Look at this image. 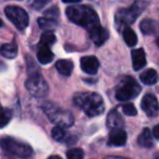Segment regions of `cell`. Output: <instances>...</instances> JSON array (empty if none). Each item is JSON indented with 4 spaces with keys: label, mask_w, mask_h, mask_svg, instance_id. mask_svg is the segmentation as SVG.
Segmentation results:
<instances>
[{
    "label": "cell",
    "mask_w": 159,
    "mask_h": 159,
    "mask_svg": "<svg viewBox=\"0 0 159 159\" xmlns=\"http://www.w3.org/2000/svg\"><path fill=\"white\" fill-rule=\"evenodd\" d=\"M66 13L71 22L87 30L99 25V19L97 13L89 6H72L66 8Z\"/></svg>",
    "instance_id": "cell-1"
},
{
    "label": "cell",
    "mask_w": 159,
    "mask_h": 159,
    "mask_svg": "<svg viewBox=\"0 0 159 159\" xmlns=\"http://www.w3.org/2000/svg\"><path fill=\"white\" fill-rule=\"evenodd\" d=\"M73 102L85 115L89 117H96L104 112L105 105L102 98L96 93H79L75 94Z\"/></svg>",
    "instance_id": "cell-2"
},
{
    "label": "cell",
    "mask_w": 159,
    "mask_h": 159,
    "mask_svg": "<svg viewBox=\"0 0 159 159\" xmlns=\"http://www.w3.org/2000/svg\"><path fill=\"white\" fill-rule=\"evenodd\" d=\"M43 110L49 118V120L57 125L63 126V128H70L74 122V118L70 111L66 110V109L61 108L52 102H45L43 105Z\"/></svg>",
    "instance_id": "cell-3"
},
{
    "label": "cell",
    "mask_w": 159,
    "mask_h": 159,
    "mask_svg": "<svg viewBox=\"0 0 159 159\" xmlns=\"http://www.w3.org/2000/svg\"><path fill=\"white\" fill-rule=\"evenodd\" d=\"M146 2L143 0H137L128 9H120L116 13V24L118 29H125L130 24L135 22L137 16L144 11Z\"/></svg>",
    "instance_id": "cell-4"
},
{
    "label": "cell",
    "mask_w": 159,
    "mask_h": 159,
    "mask_svg": "<svg viewBox=\"0 0 159 159\" xmlns=\"http://www.w3.org/2000/svg\"><path fill=\"white\" fill-rule=\"evenodd\" d=\"M141 93V86L132 76H124L116 91V98L120 102L134 99Z\"/></svg>",
    "instance_id": "cell-5"
},
{
    "label": "cell",
    "mask_w": 159,
    "mask_h": 159,
    "mask_svg": "<svg viewBox=\"0 0 159 159\" xmlns=\"http://www.w3.org/2000/svg\"><path fill=\"white\" fill-rule=\"evenodd\" d=\"M1 147L7 152L16 157H20V158H29L33 154L31 146L21 143L12 137H3L1 139Z\"/></svg>",
    "instance_id": "cell-6"
},
{
    "label": "cell",
    "mask_w": 159,
    "mask_h": 159,
    "mask_svg": "<svg viewBox=\"0 0 159 159\" xmlns=\"http://www.w3.org/2000/svg\"><path fill=\"white\" fill-rule=\"evenodd\" d=\"M25 86L29 93L34 97L42 98L48 94V84L44 77L38 73H34L26 80Z\"/></svg>",
    "instance_id": "cell-7"
},
{
    "label": "cell",
    "mask_w": 159,
    "mask_h": 159,
    "mask_svg": "<svg viewBox=\"0 0 159 159\" xmlns=\"http://www.w3.org/2000/svg\"><path fill=\"white\" fill-rule=\"evenodd\" d=\"M5 13L18 30L22 31L29 25V14L22 8L16 6H8L5 9Z\"/></svg>",
    "instance_id": "cell-8"
},
{
    "label": "cell",
    "mask_w": 159,
    "mask_h": 159,
    "mask_svg": "<svg viewBox=\"0 0 159 159\" xmlns=\"http://www.w3.org/2000/svg\"><path fill=\"white\" fill-rule=\"evenodd\" d=\"M142 109L148 117H157L159 115V104L152 94H147L142 99Z\"/></svg>",
    "instance_id": "cell-9"
},
{
    "label": "cell",
    "mask_w": 159,
    "mask_h": 159,
    "mask_svg": "<svg viewBox=\"0 0 159 159\" xmlns=\"http://www.w3.org/2000/svg\"><path fill=\"white\" fill-rule=\"evenodd\" d=\"M89 37L93 40V43L96 46H102L109 37V33L106 29H104L100 25H96L93 29L89 30Z\"/></svg>",
    "instance_id": "cell-10"
},
{
    "label": "cell",
    "mask_w": 159,
    "mask_h": 159,
    "mask_svg": "<svg viewBox=\"0 0 159 159\" xmlns=\"http://www.w3.org/2000/svg\"><path fill=\"white\" fill-rule=\"evenodd\" d=\"M99 68V61L94 56H86L81 59V69L87 74H96Z\"/></svg>",
    "instance_id": "cell-11"
},
{
    "label": "cell",
    "mask_w": 159,
    "mask_h": 159,
    "mask_svg": "<svg viewBox=\"0 0 159 159\" xmlns=\"http://www.w3.org/2000/svg\"><path fill=\"white\" fill-rule=\"evenodd\" d=\"M126 133L122 129H117L112 130L108 139L109 146H123L126 143Z\"/></svg>",
    "instance_id": "cell-12"
},
{
    "label": "cell",
    "mask_w": 159,
    "mask_h": 159,
    "mask_svg": "<svg viewBox=\"0 0 159 159\" xmlns=\"http://www.w3.org/2000/svg\"><path fill=\"white\" fill-rule=\"evenodd\" d=\"M124 124V120L121 117L118 110L113 109L107 116V126L110 130H117V129H121Z\"/></svg>",
    "instance_id": "cell-13"
},
{
    "label": "cell",
    "mask_w": 159,
    "mask_h": 159,
    "mask_svg": "<svg viewBox=\"0 0 159 159\" xmlns=\"http://www.w3.org/2000/svg\"><path fill=\"white\" fill-rule=\"evenodd\" d=\"M131 55H132L133 69H134L135 71L141 70V69H143L144 66H146V56L142 48L134 49Z\"/></svg>",
    "instance_id": "cell-14"
},
{
    "label": "cell",
    "mask_w": 159,
    "mask_h": 159,
    "mask_svg": "<svg viewBox=\"0 0 159 159\" xmlns=\"http://www.w3.org/2000/svg\"><path fill=\"white\" fill-rule=\"evenodd\" d=\"M139 79H141V81L145 85H154L157 83L159 76H158V73H157L154 69H148V70L144 71V72L142 73Z\"/></svg>",
    "instance_id": "cell-15"
},
{
    "label": "cell",
    "mask_w": 159,
    "mask_h": 159,
    "mask_svg": "<svg viewBox=\"0 0 159 159\" xmlns=\"http://www.w3.org/2000/svg\"><path fill=\"white\" fill-rule=\"evenodd\" d=\"M37 59L42 64H47L52 61L53 53L47 46H39V49L37 51Z\"/></svg>",
    "instance_id": "cell-16"
},
{
    "label": "cell",
    "mask_w": 159,
    "mask_h": 159,
    "mask_svg": "<svg viewBox=\"0 0 159 159\" xmlns=\"http://www.w3.org/2000/svg\"><path fill=\"white\" fill-rule=\"evenodd\" d=\"M56 69L61 75L69 76L73 71V62L70 60H59L56 63Z\"/></svg>",
    "instance_id": "cell-17"
},
{
    "label": "cell",
    "mask_w": 159,
    "mask_h": 159,
    "mask_svg": "<svg viewBox=\"0 0 159 159\" xmlns=\"http://www.w3.org/2000/svg\"><path fill=\"white\" fill-rule=\"evenodd\" d=\"M152 136L154 135L152 134L149 129H144L143 132L139 134V139H137V142L139 144L142 146V147H152Z\"/></svg>",
    "instance_id": "cell-18"
},
{
    "label": "cell",
    "mask_w": 159,
    "mask_h": 159,
    "mask_svg": "<svg viewBox=\"0 0 159 159\" xmlns=\"http://www.w3.org/2000/svg\"><path fill=\"white\" fill-rule=\"evenodd\" d=\"M1 55L5 58L8 59H13L16 56L18 55V46L16 43H9V44H5L1 47Z\"/></svg>",
    "instance_id": "cell-19"
},
{
    "label": "cell",
    "mask_w": 159,
    "mask_h": 159,
    "mask_svg": "<svg viewBox=\"0 0 159 159\" xmlns=\"http://www.w3.org/2000/svg\"><path fill=\"white\" fill-rule=\"evenodd\" d=\"M123 38H124V42L126 43V45L130 47H133L137 44V36L135 34V32L133 31L131 27L126 26L125 29H123Z\"/></svg>",
    "instance_id": "cell-20"
},
{
    "label": "cell",
    "mask_w": 159,
    "mask_h": 159,
    "mask_svg": "<svg viewBox=\"0 0 159 159\" xmlns=\"http://www.w3.org/2000/svg\"><path fill=\"white\" fill-rule=\"evenodd\" d=\"M139 27H141V31L143 34H145V35H150V34H154L155 31H156V23L152 20L145 19V20H143L141 22Z\"/></svg>",
    "instance_id": "cell-21"
},
{
    "label": "cell",
    "mask_w": 159,
    "mask_h": 159,
    "mask_svg": "<svg viewBox=\"0 0 159 159\" xmlns=\"http://www.w3.org/2000/svg\"><path fill=\"white\" fill-rule=\"evenodd\" d=\"M38 25L42 30H52L57 27L58 23L55 21V19L50 18H40L38 19Z\"/></svg>",
    "instance_id": "cell-22"
},
{
    "label": "cell",
    "mask_w": 159,
    "mask_h": 159,
    "mask_svg": "<svg viewBox=\"0 0 159 159\" xmlns=\"http://www.w3.org/2000/svg\"><path fill=\"white\" fill-rule=\"evenodd\" d=\"M56 42V36L52 32H46L40 36L39 40V46H47L49 47L50 45L55 44Z\"/></svg>",
    "instance_id": "cell-23"
},
{
    "label": "cell",
    "mask_w": 159,
    "mask_h": 159,
    "mask_svg": "<svg viewBox=\"0 0 159 159\" xmlns=\"http://www.w3.org/2000/svg\"><path fill=\"white\" fill-rule=\"evenodd\" d=\"M51 136L55 141H62L66 137V131H64L63 126L56 125L51 131Z\"/></svg>",
    "instance_id": "cell-24"
},
{
    "label": "cell",
    "mask_w": 159,
    "mask_h": 159,
    "mask_svg": "<svg viewBox=\"0 0 159 159\" xmlns=\"http://www.w3.org/2000/svg\"><path fill=\"white\" fill-rule=\"evenodd\" d=\"M66 157H68V159H83L84 152L80 148H73L66 152Z\"/></svg>",
    "instance_id": "cell-25"
},
{
    "label": "cell",
    "mask_w": 159,
    "mask_h": 159,
    "mask_svg": "<svg viewBox=\"0 0 159 159\" xmlns=\"http://www.w3.org/2000/svg\"><path fill=\"white\" fill-rule=\"evenodd\" d=\"M121 108H122L123 113L126 116H136V113H137L136 108H135V106L132 104H125V105H123Z\"/></svg>",
    "instance_id": "cell-26"
},
{
    "label": "cell",
    "mask_w": 159,
    "mask_h": 159,
    "mask_svg": "<svg viewBox=\"0 0 159 159\" xmlns=\"http://www.w3.org/2000/svg\"><path fill=\"white\" fill-rule=\"evenodd\" d=\"M11 116H12V112L11 110H9L8 108H5L3 109V112H2V120H1V126H5L8 122L10 121L11 119Z\"/></svg>",
    "instance_id": "cell-27"
},
{
    "label": "cell",
    "mask_w": 159,
    "mask_h": 159,
    "mask_svg": "<svg viewBox=\"0 0 159 159\" xmlns=\"http://www.w3.org/2000/svg\"><path fill=\"white\" fill-rule=\"evenodd\" d=\"M45 16L46 18H50V19H57L59 16V10L57 7H53L51 9L45 11Z\"/></svg>",
    "instance_id": "cell-28"
},
{
    "label": "cell",
    "mask_w": 159,
    "mask_h": 159,
    "mask_svg": "<svg viewBox=\"0 0 159 159\" xmlns=\"http://www.w3.org/2000/svg\"><path fill=\"white\" fill-rule=\"evenodd\" d=\"M49 1H50V0H33V1H32V7H33L34 9L39 10V9H42V8H44Z\"/></svg>",
    "instance_id": "cell-29"
},
{
    "label": "cell",
    "mask_w": 159,
    "mask_h": 159,
    "mask_svg": "<svg viewBox=\"0 0 159 159\" xmlns=\"http://www.w3.org/2000/svg\"><path fill=\"white\" fill-rule=\"evenodd\" d=\"M152 135H154L155 139H159V124H157L154 128V130H152Z\"/></svg>",
    "instance_id": "cell-30"
},
{
    "label": "cell",
    "mask_w": 159,
    "mask_h": 159,
    "mask_svg": "<svg viewBox=\"0 0 159 159\" xmlns=\"http://www.w3.org/2000/svg\"><path fill=\"white\" fill-rule=\"evenodd\" d=\"M64 3H76V2H80L81 0H62Z\"/></svg>",
    "instance_id": "cell-31"
},
{
    "label": "cell",
    "mask_w": 159,
    "mask_h": 159,
    "mask_svg": "<svg viewBox=\"0 0 159 159\" xmlns=\"http://www.w3.org/2000/svg\"><path fill=\"white\" fill-rule=\"evenodd\" d=\"M105 159H125V158H121V157H116V156H108Z\"/></svg>",
    "instance_id": "cell-32"
},
{
    "label": "cell",
    "mask_w": 159,
    "mask_h": 159,
    "mask_svg": "<svg viewBox=\"0 0 159 159\" xmlns=\"http://www.w3.org/2000/svg\"><path fill=\"white\" fill-rule=\"evenodd\" d=\"M48 159H62L61 157H59V156H50Z\"/></svg>",
    "instance_id": "cell-33"
},
{
    "label": "cell",
    "mask_w": 159,
    "mask_h": 159,
    "mask_svg": "<svg viewBox=\"0 0 159 159\" xmlns=\"http://www.w3.org/2000/svg\"><path fill=\"white\" fill-rule=\"evenodd\" d=\"M157 45H158V46H159V37L157 38Z\"/></svg>",
    "instance_id": "cell-34"
},
{
    "label": "cell",
    "mask_w": 159,
    "mask_h": 159,
    "mask_svg": "<svg viewBox=\"0 0 159 159\" xmlns=\"http://www.w3.org/2000/svg\"><path fill=\"white\" fill-rule=\"evenodd\" d=\"M155 159H159V155H157V156L155 157Z\"/></svg>",
    "instance_id": "cell-35"
}]
</instances>
